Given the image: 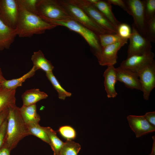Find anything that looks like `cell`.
<instances>
[{
    "mask_svg": "<svg viewBox=\"0 0 155 155\" xmlns=\"http://www.w3.org/2000/svg\"><path fill=\"white\" fill-rule=\"evenodd\" d=\"M117 79L123 83L127 88L142 91L138 74L129 69L120 66L116 68Z\"/></svg>",
    "mask_w": 155,
    "mask_h": 155,
    "instance_id": "cell-14",
    "label": "cell"
},
{
    "mask_svg": "<svg viewBox=\"0 0 155 155\" xmlns=\"http://www.w3.org/2000/svg\"><path fill=\"white\" fill-rule=\"evenodd\" d=\"M36 71L33 66L28 72L19 78L10 80H5L1 83V86L7 89L16 90L17 88L22 86V83L26 79L33 76Z\"/></svg>",
    "mask_w": 155,
    "mask_h": 155,
    "instance_id": "cell-23",
    "label": "cell"
},
{
    "mask_svg": "<svg viewBox=\"0 0 155 155\" xmlns=\"http://www.w3.org/2000/svg\"><path fill=\"white\" fill-rule=\"evenodd\" d=\"M143 116L150 124L155 127V112L154 111L147 112Z\"/></svg>",
    "mask_w": 155,
    "mask_h": 155,
    "instance_id": "cell-35",
    "label": "cell"
},
{
    "mask_svg": "<svg viewBox=\"0 0 155 155\" xmlns=\"http://www.w3.org/2000/svg\"><path fill=\"white\" fill-rule=\"evenodd\" d=\"M82 9L95 22L112 34H117V29L88 0H70Z\"/></svg>",
    "mask_w": 155,
    "mask_h": 155,
    "instance_id": "cell-6",
    "label": "cell"
},
{
    "mask_svg": "<svg viewBox=\"0 0 155 155\" xmlns=\"http://www.w3.org/2000/svg\"><path fill=\"white\" fill-rule=\"evenodd\" d=\"M40 17L49 23L57 26L65 27L80 34L88 43L94 55L97 59L98 58L102 52V47L100 43L98 35L95 33L72 19L57 20Z\"/></svg>",
    "mask_w": 155,
    "mask_h": 155,
    "instance_id": "cell-3",
    "label": "cell"
},
{
    "mask_svg": "<svg viewBox=\"0 0 155 155\" xmlns=\"http://www.w3.org/2000/svg\"><path fill=\"white\" fill-rule=\"evenodd\" d=\"M19 108L21 115L26 125L38 123L40 117L37 112L36 104L28 106L23 105Z\"/></svg>",
    "mask_w": 155,
    "mask_h": 155,
    "instance_id": "cell-20",
    "label": "cell"
},
{
    "mask_svg": "<svg viewBox=\"0 0 155 155\" xmlns=\"http://www.w3.org/2000/svg\"><path fill=\"white\" fill-rule=\"evenodd\" d=\"M16 90L9 89L2 87L0 88V113L16 105Z\"/></svg>",
    "mask_w": 155,
    "mask_h": 155,
    "instance_id": "cell-17",
    "label": "cell"
},
{
    "mask_svg": "<svg viewBox=\"0 0 155 155\" xmlns=\"http://www.w3.org/2000/svg\"><path fill=\"white\" fill-rule=\"evenodd\" d=\"M8 112L9 109H8L0 113V128L3 122L7 119Z\"/></svg>",
    "mask_w": 155,
    "mask_h": 155,
    "instance_id": "cell-36",
    "label": "cell"
},
{
    "mask_svg": "<svg viewBox=\"0 0 155 155\" xmlns=\"http://www.w3.org/2000/svg\"><path fill=\"white\" fill-rule=\"evenodd\" d=\"M48 95L38 89H31L26 91L22 95L23 105L28 106L36 103L40 100L46 99Z\"/></svg>",
    "mask_w": 155,
    "mask_h": 155,
    "instance_id": "cell-19",
    "label": "cell"
},
{
    "mask_svg": "<svg viewBox=\"0 0 155 155\" xmlns=\"http://www.w3.org/2000/svg\"><path fill=\"white\" fill-rule=\"evenodd\" d=\"M98 37L100 45L102 48L126 40L123 39L116 34H101L98 35Z\"/></svg>",
    "mask_w": 155,
    "mask_h": 155,
    "instance_id": "cell-27",
    "label": "cell"
},
{
    "mask_svg": "<svg viewBox=\"0 0 155 155\" xmlns=\"http://www.w3.org/2000/svg\"><path fill=\"white\" fill-rule=\"evenodd\" d=\"M154 54L152 51L140 55L127 57L121 63L120 67L138 73L154 60Z\"/></svg>",
    "mask_w": 155,
    "mask_h": 155,
    "instance_id": "cell-10",
    "label": "cell"
},
{
    "mask_svg": "<svg viewBox=\"0 0 155 155\" xmlns=\"http://www.w3.org/2000/svg\"><path fill=\"white\" fill-rule=\"evenodd\" d=\"M93 5L117 29L121 22L115 17L112 11L111 5L106 1L100 0H98Z\"/></svg>",
    "mask_w": 155,
    "mask_h": 155,
    "instance_id": "cell-21",
    "label": "cell"
},
{
    "mask_svg": "<svg viewBox=\"0 0 155 155\" xmlns=\"http://www.w3.org/2000/svg\"><path fill=\"white\" fill-rule=\"evenodd\" d=\"M6 79L3 76L1 68L0 67V83H1Z\"/></svg>",
    "mask_w": 155,
    "mask_h": 155,
    "instance_id": "cell-39",
    "label": "cell"
},
{
    "mask_svg": "<svg viewBox=\"0 0 155 155\" xmlns=\"http://www.w3.org/2000/svg\"><path fill=\"white\" fill-rule=\"evenodd\" d=\"M104 72V86L108 98H114L117 95L115 89V85L117 81L116 69L114 65L107 66Z\"/></svg>",
    "mask_w": 155,
    "mask_h": 155,
    "instance_id": "cell-15",
    "label": "cell"
},
{
    "mask_svg": "<svg viewBox=\"0 0 155 155\" xmlns=\"http://www.w3.org/2000/svg\"><path fill=\"white\" fill-rule=\"evenodd\" d=\"M137 74L143 93L144 98L148 100L151 92L155 87L154 60Z\"/></svg>",
    "mask_w": 155,
    "mask_h": 155,
    "instance_id": "cell-11",
    "label": "cell"
},
{
    "mask_svg": "<svg viewBox=\"0 0 155 155\" xmlns=\"http://www.w3.org/2000/svg\"><path fill=\"white\" fill-rule=\"evenodd\" d=\"M151 42H155V17L147 22L146 36Z\"/></svg>",
    "mask_w": 155,
    "mask_h": 155,
    "instance_id": "cell-32",
    "label": "cell"
},
{
    "mask_svg": "<svg viewBox=\"0 0 155 155\" xmlns=\"http://www.w3.org/2000/svg\"><path fill=\"white\" fill-rule=\"evenodd\" d=\"M129 39V44L127 57L135 55H142L151 51V42L142 36L133 24L131 34Z\"/></svg>",
    "mask_w": 155,
    "mask_h": 155,
    "instance_id": "cell-9",
    "label": "cell"
},
{
    "mask_svg": "<svg viewBox=\"0 0 155 155\" xmlns=\"http://www.w3.org/2000/svg\"><path fill=\"white\" fill-rule=\"evenodd\" d=\"M146 22L155 17V0H142Z\"/></svg>",
    "mask_w": 155,
    "mask_h": 155,
    "instance_id": "cell-29",
    "label": "cell"
},
{
    "mask_svg": "<svg viewBox=\"0 0 155 155\" xmlns=\"http://www.w3.org/2000/svg\"><path fill=\"white\" fill-rule=\"evenodd\" d=\"M46 75L54 89L57 92L59 99L64 100L66 97L71 96V93L66 91L61 86L52 71L46 73Z\"/></svg>",
    "mask_w": 155,
    "mask_h": 155,
    "instance_id": "cell-24",
    "label": "cell"
},
{
    "mask_svg": "<svg viewBox=\"0 0 155 155\" xmlns=\"http://www.w3.org/2000/svg\"><path fill=\"white\" fill-rule=\"evenodd\" d=\"M127 119L131 129L137 138L155 131V127L150 124L143 115H129Z\"/></svg>",
    "mask_w": 155,
    "mask_h": 155,
    "instance_id": "cell-13",
    "label": "cell"
},
{
    "mask_svg": "<svg viewBox=\"0 0 155 155\" xmlns=\"http://www.w3.org/2000/svg\"><path fill=\"white\" fill-rule=\"evenodd\" d=\"M60 134L67 140L74 139L76 133L74 129L69 126L65 125L61 127L58 130Z\"/></svg>",
    "mask_w": 155,
    "mask_h": 155,
    "instance_id": "cell-30",
    "label": "cell"
},
{
    "mask_svg": "<svg viewBox=\"0 0 155 155\" xmlns=\"http://www.w3.org/2000/svg\"><path fill=\"white\" fill-rule=\"evenodd\" d=\"M48 137L51 148L54 155H60L64 142L58 137L56 132L50 127H43Z\"/></svg>",
    "mask_w": 155,
    "mask_h": 155,
    "instance_id": "cell-22",
    "label": "cell"
},
{
    "mask_svg": "<svg viewBox=\"0 0 155 155\" xmlns=\"http://www.w3.org/2000/svg\"><path fill=\"white\" fill-rule=\"evenodd\" d=\"M17 1L19 7L38 16L37 7L39 0H17Z\"/></svg>",
    "mask_w": 155,
    "mask_h": 155,
    "instance_id": "cell-28",
    "label": "cell"
},
{
    "mask_svg": "<svg viewBox=\"0 0 155 155\" xmlns=\"http://www.w3.org/2000/svg\"><path fill=\"white\" fill-rule=\"evenodd\" d=\"M7 124V119L3 122L0 128V149L4 144L6 134Z\"/></svg>",
    "mask_w": 155,
    "mask_h": 155,
    "instance_id": "cell-34",
    "label": "cell"
},
{
    "mask_svg": "<svg viewBox=\"0 0 155 155\" xmlns=\"http://www.w3.org/2000/svg\"><path fill=\"white\" fill-rule=\"evenodd\" d=\"M19 13L17 0H0V19L7 26L16 29Z\"/></svg>",
    "mask_w": 155,
    "mask_h": 155,
    "instance_id": "cell-7",
    "label": "cell"
},
{
    "mask_svg": "<svg viewBox=\"0 0 155 155\" xmlns=\"http://www.w3.org/2000/svg\"><path fill=\"white\" fill-rule=\"evenodd\" d=\"M19 7V15L16 29L19 37H30L34 35L43 34L46 30L57 26L46 22L38 16Z\"/></svg>",
    "mask_w": 155,
    "mask_h": 155,
    "instance_id": "cell-1",
    "label": "cell"
},
{
    "mask_svg": "<svg viewBox=\"0 0 155 155\" xmlns=\"http://www.w3.org/2000/svg\"><path fill=\"white\" fill-rule=\"evenodd\" d=\"M72 19L92 31L98 35L112 34L102 28L92 20L81 8L70 0H59Z\"/></svg>",
    "mask_w": 155,
    "mask_h": 155,
    "instance_id": "cell-4",
    "label": "cell"
},
{
    "mask_svg": "<svg viewBox=\"0 0 155 155\" xmlns=\"http://www.w3.org/2000/svg\"><path fill=\"white\" fill-rule=\"evenodd\" d=\"M31 60L36 71L41 69L46 73L52 71L54 68L51 61L45 57L40 50L34 52L32 55Z\"/></svg>",
    "mask_w": 155,
    "mask_h": 155,
    "instance_id": "cell-18",
    "label": "cell"
},
{
    "mask_svg": "<svg viewBox=\"0 0 155 155\" xmlns=\"http://www.w3.org/2000/svg\"><path fill=\"white\" fill-rule=\"evenodd\" d=\"M81 146L71 140H67L64 142L60 155H78Z\"/></svg>",
    "mask_w": 155,
    "mask_h": 155,
    "instance_id": "cell-26",
    "label": "cell"
},
{
    "mask_svg": "<svg viewBox=\"0 0 155 155\" xmlns=\"http://www.w3.org/2000/svg\"><path fill=\"white\" fill-rule=\"evenodd\" d=\"M30 135H34L44 142L49 144V140L47 134L43 128L38 123H32L26 125Z\"/></svg>",
    "mask_w": 155,
    "mask_h": 155,
    "instance_id": "cell-25",
    "label": "cell"
},
{
    "mask_svg": "<svg viewBox=\"0 0 155 155\" xmlns=\"http://www.w3.org/2000/svg\"><path fill=\"white\" fill-rule=\"evenodd\" d=\"M37 9L40 17L57 20L72 19L59 0H39Z\"/></svg>",
    "mask_w": 155,
    "mask_h": 155,
    "instance_id": "cell-5",
    "label": "cell"
},
{
    "mask_svg": "<svg viewBox=\"0 0 155 155\" xmlns=\"http://www.w3.org/2000/svg\"><path fill=\"white\" fill-rule=\"evenodd\" d=\"M106 1L110 4L118 6L126 11L129 14L131 15L130 12L127 7L124 0H107Z\"/></svg>",
    "mask_w": 155,
    "mask_h": 155,
    "instance_id": "cell-33",
    "label": "cell"
},
{
    "mask_svg": "<svg viewBox=\"0 0 155 155\" xmlns=\"http://www.w3.org/2000/svg\"><path fill=\"white\" fill-rule=\"evenodd\" d=\"M153 140L152 151L151 153L149 155H155V136H153L152 137Z\"/></svg>",
    "mask_w": 155,
    "mask_h": 155,
    "instance_id": "cell-38",
    "label": "cell"
},
{
    "mask_svg": "<svg viewBox=\"0 0 155 155\" xmlns=\"http://www.w3.org/2000/svg\"><path fill=\"white\" fill-rule=\"evenodd\" d=\"M17 35L16 29L8 27L0 19V51L9 49Z\"/></svg>",
    "mask_w": 155,
    "mask_h": 155,
    "instance_id": "cell-16",
    "label": "cell"
},
{
    "mask_svg": "<svg viewBox=\"0 0 155 155\" xmlns=\"http://www.w3.org/2000/svg\"><path fill=\"white\" fill-rule=\"evenodd\" d=\"M127 40H123L102 48V52L97 59L100 65L108 66L115 64L117 62L118 51L127 43Z\"/></svg>",
    "mask_w": 155,
    "mask_h": 155,
    "instance_id": "cell-12",
    "label": "cell"
},
{
    "mask_svg": "<svg viewBox=\"0 0 155 155\" xmlns=\"http://www.w3.org/2000/svg\"><path fill=\"white\" fill-rule=\"evenodd\" d=\"M11 150L5 146L0 149V155H10Z\"/></svg>",
    "mask_w": 155,
    "mask_h": 155,
    "instance_id": "cell-37",
    "label": "cell"
},
{
    "mask_svg": "<svg viewBox=\"0 0 155 155\" xmlns=\"http://www.w3.org/2000/svg\"><path fill=\"white\" fill-rule=\"evenodd\" d=\"M124 1L133 18L134 22L132 24L142 36L146 37L147 23L142 0H125Z\"/></svg>",
    "mask_w": 155,
    "mask_h": 155,
    "instance_id": "cell-8",
    "label": "cell"
},
{
    "mask_svg": "<svg viewBox=\"0 0 155 155\" xmlns=\"http://www.w3.org/2000/svg\"><path fill=\"white\" fill-rule=\"evenodd\" d=\"M1 87V83H0V88Z\"/></svg>",
    "mask_w": 155,
    "mask_h": 155,
    "instance_id": "cell-40",
    "label": "cell"
},
{
    "mask_svg": "<svg viewBox=\"0 0 155 155\" xmlns=\"http://www.w3.org/2000/svg\"><path fill=\"white\" fill-rule=\"evenodd\" d=\"M117 34L122 38L128 40L131 34L132 30L128 24L121 23L117 27Z\"/></svg>",
    "mask_w": 155,
    "mask_h": 155,
    "instance_id": "cell-31",
    "label": "cell"
},
{
    "mask_svg": "<svg viewBox=\"0 0 155 155\" xmlns=\"http://www.w3.org/2000/svg\"><path fill=\"white\" fill-rule=\"evenodd\" d=\"M7 121L4 144L11 151L16 147L20 141L30 135L21 115L20 108L16 105L9 108Z\"/></svg>",
    "mask_w": 155,
    "mask_h": 155,
    "instance_id": "cell-2",
    "label": "cell"
}]
</instances>
